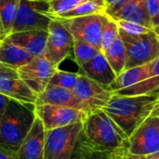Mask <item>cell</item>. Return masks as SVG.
I'll return each mask as SVG.
<instances>
[{
  "label": "cell",
  "mask_w": 159,
  "mask_h": 159,
  "mask_svg": "<svg viewBox=\"0 0 159 159\" xmlns=\"http://www.w3.org/2000/svg\"><path fill=\"white\" fill-rule=\"evenodd\" d=\"M157 99V93L135 96L113 94L102 110L129 138L151 116Z\"/></svg>",
  "instance_id": "obj_1"
},
{
  "label": "cell",
  "mask_w": 159,
  "mask_h": 159,
  "mask_svg": "<svg viewBox=\"0 0 159 159\" xmlns=\"http://www.w3.org/2000/svg\"><path fill=\"white\" fill-rule=\"evenodd\" d=\"M34 104L10 100L0 120V147L13 154L29 134L36 118Z\"/></svg>",
  "instance_id": "obj_2"
},
{
  "label": "cell",
  "mask_w": 159,
  "mask_h": 159,
  "mask_svg": "<svg viewBox=\"0 0 159 159\" xmlns=\"http://www.w3.org/2000/svg\"><path fill=\"white\" fill-rule=\"evenodd\" d=\"M82 136L96 149H128L129 137L102 109H96L88 114L83 122Z\"/></svg>",
  "instance_id": "obj_3"
},
{
  "label": "cell",
  "mask_w": 159,
  "mask_h": 159,
  "mask_svg": "<svg viewBox=\"0 0 159 159\" xmlns=\"http://www.w3.org/2000/svg\"><path fill=\"white\" fill-rule=\"evenodd\" d=\"M119 36L126 49L125 70L149 63L159 56V36L154 30L140 34L119 30Z\"/></svg>",
  "instance_id": "obj_4"
},
{
  "label": "cell",
  "mask_w": 159,
  "mask_h": 159,
  "mask_svg": "<svg viewBox=\"0 0 159 159\" xmlns=\"http://www.w3.org/2000/svg\"><path fill=\"white\" fill-rule=\"evenodd\" d=\"M83 131V122L46 130L44 159H71Z\"/></svg>",
  "instance_id": "obj_5"
},
{
  "label": "cell",
  "mask_w": 159,
  "mask_h": 159,
  "mask_svg": "<svg viewBox=\"0 0 159 159\" xmlns=\"http://www.w3.org/2000/svg\"><path fill=\"white\" fill-rule=\"evenodd\" d=\"M105 14H92L59 20L72 34L74 39L87 42L101 51V41Z\"/></svg>",
  "instance_id": "obj_6"
},
{
  "label": "cell",
  "mask_w": 159,
  "mask_h": 159,
  "mask_svg": "<svg viewBox=\"0 0 159 159\" xmlns=\"http://www.w3.org/2000/svg\"><path fill=\"white\" fill-rule=\"evenodd\" d=\"M48 9V1L20 0L12 33L29 30L48 31L52 20L45 14Z\"/></svg>",
  "instance_id": "obj_7"
},
{
  "label": "cell",
  "mask_w": 159,
  "mask_h": 159,
  "mask_svg": "<svg viewBox=\"0 0 159 159\" xmlns=\"http://www.w3.org/2000/svg\"><path fill=\"white\" fill-rule=\"evenodd\" d=\"M45 55L55 66L59 65L73 53L74 37L69 30L59 20L52 19L48 29Z\"/></svg>",
  "instance_id": "obj_8"
},
{
  "label": "cell",
  "mask_w": 159,
  "mask_h": 159,
  "mask_svg": "<svg viewBox=\"0 0 159 159\" xmlns=\"http://www.w3.org/2000/svg\"><path fill=\"white\" fill-rule=\"evenodd\" d=\"M57 69L46 55H42L34 57L28 63L19 67L17 70L23 82L38 95L48 87Z\"/></svg>",
  "instance_id": "obj_9"
},
{
  "label": "cell",
  "mask_w": 159,
  "mask_h": 159,
  "mask_svg": "<svg viewBox=\"0 0 159 159\" xmlns=\"http://www.w3.org/2000/svg\"><path fill=\"white\" fill-rule=\"evenodd\" d=\"M34 112L46 130L84 122L89 114L85 111L52 104L35 105Z\"/></svg>",
  "instance_id": "obj_10"
},
{
  "label": "cell",
  "mask_w": 159,
  "mask_h": 159,
  "mask_svg": "<svg viewBox=\"0 0 159 159\" xmlns=\"http://www.w3.org/2000/svg\"><path fill=\"white\" fill-rule=\"evenodd\" d=\"M158 151V118L150 116L129 138L128 152L137 156H148Z\"/></svg>",
  "instance_id": "obj_11"
},
{
  "label": "cell",
  "mask_w": 159,
  "mask_h": 159,
  "mask_svg": "<svg viewBox=\"0 0 159 159\" xmlns=\"http://www.w3.org/2000/svg\"><path fill=\"white\" fill-rule=\"evenodd\" d=\"M0 93L25 104H34L37 95L23 82L18 70L0 62Z\"/></svg>",
  "instance_id": "obj_12"
},
{
  "label": "cell",
  "mask_w": 159,
  "mask_h": 159,
  "mask_svg": "<svg viewBox=\"0 0 159 159\" xmlns=\"http://www.w3.org/2000/svg\"><path fill=\"white\" fill-rule=\"evenodd\" d=\"M73 92L79 100L86 103L91 111L104 108L114 94L112 91L108 90L107 88L81 74L76 85L73 89Z\"/></svg>",
  "instance_id": "obj_13"
},
{
  "label": "cell",
  "mask_w": 159,
  "mask_h": 159,
  "mask_svg": "<svg viewBox=\"0 0 159 159\" xmlns=\"http://www.w3.org/2000/svg\"><path fill=\"white\" fill-rule=\"evenodd\" d=\"M40 104L60 105L85 111L87 113L91 112V109L79 100L73 90L53 85H48L45 90L37 95L35 105Z\"/></svg>",
  "instance_id": "obj_14"
},
{
  "label": "cell",
  "mask_w": 159,
  "mask_h": 159,
  "mask_svg": "<svg viewBox=\"0 0 159 159\" xmlns=\"http://www.w3.org/2000/svg\"><path fill=\"white\" fill-rule=\"evenodd\" d=\"M46 129L41 120L36 117L34 125L15 154V159H44Z\"/></svg>",
  "instance_id": "obj_15"
},
{
  "label": "cell",
  "mask_w": 159,
  "mask_h": 159,
  "mask_svg": "<svg viewBox=\"0 0 159 159\" xmlns=\"http://www.w3.org/2000/svg\"><path fill=\"white\" fill-rule=\"evenodd\" d=\"M48 32L43 30H29L15 32L7 36L13 44L21 48L34 57L45 55Z\"/></svg>",
  "instance_id": "obj_16"
},
{
  "label": "cell",
  "mask_w": 159,
  "mask_h": 159,
  "mask_svg": "<svg viewBox=\"0 0 159 159\" xmlns=\"http://www.w3.org/2000/svg\"><path fill=\"white\" fill-rule=\"evenodd\" d=\"M79 70V74L86 75L105 88H108L116 77V73L102 51L89 61L80 65Z\"/></svg>",
  "instance_id": "obj_17"
},
{
  "label": "cell",
  "mask_w": 159,
  "mask_h": 159,
  "mask_svg": "<svg viewBox=\"0 0 159 159\" xmlns=\"http://www.w3.org/2000/svg\"><path fill=\"white\" fill-rule=\"evenodd\" d=\"M107 16L114 20L134 21L149 29H154L147 11L146 0H129L116 11L107 14Z\"/></svg>",
  "instance_id": "obj_18"
},
{
  "label": "cell",
  "mask_w": 159,
  "mask_h": 159,
  "mask_svg": "<svg viewBox=\"0 0 159 159\" xmlns=\"http://www.w3.org/2000/svg\"><path fill=\"white\" fill-rule=\"evenodd\" d=\"M159 90V56L151 61V67L149 72V76L126 89L117 90L113 92L117 95H125V96H135V95H145V94H153L157 93Z\"/></svg>",
  "instance_id": "obj_19"
},
{
  "label": "cell",
  "mask_w": 159,
  "mask_h": 159,
  "mask_svg": "<svg viewBox=\"0 0 159 159\" xmlns=\"http://www.w3.org/2000/svg\"><path fill=\"white\" fill-rule=\"evenodd\" d=\"M34 56L11 43L7 37L0 41V62L16 69L28 63Z\"/></svg>",
  "instance_id": "obj_20"
},
{
  "label": "cell",
  "mask_w": 159,
  "mask_h": 159,
  "mask_svg": "<svg viewBox=\"0 0 159 159\" xmlns=\"http://www.w3.org/2000/svg\"><path fill=\"white\" fill-rule=\"evenodd\" d=\"M151 62L143 64L142 66H137L124 70L120 75H116L113 83L107 88L108 90L115 92L129 87H131L149 76Z\"/></svg>",
  "instance_id": "obj_21"
},
{
  "label": "cell",
  "mask_w": 159,
  "mask_h": 159,
  "mask_svg": "<svg viewBox=\"0 0 159 159\" xmlns=\"http://www.w3.org/2000/svg\"><path fill=\"white\" fill-rule=\"evenodd\" d=\"M102 53H104L109 64L116 75H120L125 70L127 56L125 46L120 36H118L114 43Z\"/></svg>",
  "instance_id": "obj_22"
},
{
  "label": "cell",
  "mask_w": 159,
  "mask_h": 159,
  "mask_svg": "<svg viewBox=\"0 0 159 159\" xmlns=\"http://www.w3.org/2000/svg\"><path fill=\"white\" fill-rule=\"evenodd\" d=\"M106 4L104 0H87L75 8L51 19H70L92 14H104Z\"/></svg>",
  "instance_id": "obj_23"
},
{
  "label": "cell",
  "mask_w": 159,
  "mask_h": 159,
  "mask_svg": "<svg viewBox=\"0 0 159 159\" xmlns=\"http://www.w3.org/2000/svg\"><path fill=\"white\" fill-rule=\"evenodd\" d=\"M19 3L18 0H0V23L5 37L13 32Z\"/></svg>",
  "instance_id": "obj_24"
},
{
  "label": "cell",
  "mask_w": 159,
  "mask_h": 159,
  "mask_svg": "<svg viewBox=\"0 0 159 159\" xmlns=\"http://www.w3.org/2000/svg\"><path fill=\"white\" fill-rule=\"evenodd\" d=\"M100 52L98 48L93 47L92 45L74 39V48H73V53L75 56V61L77 63L78 66L84 64L85 62L89 61L91 60L95 55H97Z\"/></svg>",
  "instance_id": "obj_25"
},
{
  "label": "cell",
  "mask_w": 159,
  "mask_h": 159,
  "mask_svg": "<svg viewBox=\"0 0 159 159\" xmlns=\"http://www.w3.org/2000/svg\"><path fill=\"white\" fill-rule=\"evenodd\" d=\"M119 36V28L117 22L106 15L105 21L103 23L102 41H101V51L104 52Z\"/></svg>",
  "instance_id": "obj_26"
},
{
  "label": "cell",
  "mask_w": 159,
  "mask_h": 159,
  "mask_svg": "<svg viewBox=\"0 0 159 159\" xmlns=\"http://www.w3.org/2000/svg\"><path fill=\"white\" fill-rule=\"evenodd\" d=\"M79 75H80L79 73L62 71L58 68L54 73V75H52L48 85H53V86L73 90V89L75 88V86L78 81Z\"/></svg>",
  "instance_id": "obj_27"
},
{
  "label": "cell",
  "mask_w": 159,
  "mask_h": 159,
  "mask_svg": "<svg viewBox=\"0 0 159 159\" xmlns=\"http://www.w3.org/2000/svg\"><path fill=\"white\" fill-rule=\"evenodd\" d=\"M87 0H48V9L45 13L50 18L65 13Z\"/></svg>",
  "instance_id": "obj_28"
},
{
  "label": "cell",
  "mask_w": 159,
  "mask_h": 159,
  "mask_svg": "<svg viewBox=\"0 0 159 159\" xmlns=\"http://www.w3.org/2000/svg\"><path fill=\"white\" fill-rule=\"evenodd\" d=\"M117 22L119 30L130 34H144L148 33L153 29H149L138 22L134 21H129V20H116Z\"/></svg>",
  "instance_id": "obj_29"
},
{
  "label": "cell",
  "mask_w": 159,
  "mask_h": 159,
  "mask_svg": "<svg viewBox=\"0 0 159 159\" xmlns=\"http://www.w3.org/2000/svg\"><path fill=\"white\" fill-rule=\"evenodd\" d=\"M84 146H85V149H86V152H87V157L88 159H112L113 158V156H114V153L115 151H105V150H100V149H96L94 147H92L85 139L84 137L82 136L81 134V137H80Z\"/></svg>",
  "instance_id": "obj_30"
},
{
  "label": "cell",
  "mask_w": 159,
  "mask_h": 159,
  "mask_svg": "<svg viewBox=\"0 0 159 159\" xmlns=\"http://www.w3.org/2000/svg\"><path fill=\"white\" fill-rule=\"evenodd\" d=\"M146 7L153 27L159 25V0H146Z\"/></svg>",
  "instance_id": "obj_31"
},
{
  "label": "cell",
  "mask_w": 159,
  "mask_h": 159,
  "mask_svg": "<svg viewBox=\"0 0 159 159\" xmlns=\"http://www.w3.org/2000/svg\"><path fill=\"white\" fill-rule=\"evenodd\" d=\"M129 0H104L106 4V9L104 14H109L111 12L116 11L117 8H119L123 4L128 2Z\"/></svg>",
  "instance_id": "obj_32"
},
{
  "label": "cell",
  "mask_w": 159,
  "mask_h": 159,
  "mask_svg": "<svg viewBox=\"0 0 159 159\" xmlns=\"http://www.w3.org/2000/svg\"><path fill=\"white\" fill-rule=\"evenodd\" d=\"M71 159H88L87 152H86L85 146H84L81 139H79V142L74 151V154H73Z\"/></svg>",
  "instance_id": "obj_33"
},
{
  "label": "cell",
  "mask_w": 159,
  "mask_h": 159,
  "mask_svg": "<svg viewBox=\"0 0 159 159\" xmlns=\"http://www.w3.org/2000/svg\"><path fill=\"white\" fill-rule=\"evenodd\" d=\"M11 99H9L8 97H7L6 95L0 93V120L1 118L3 117L7 108V105L9 103Z\"/></svg>",
  "instance_id": "obj_34"
},
{
  "label": "cell",
  "mask_w": 159,
  "mask_h": 159,
  "mask_svg": "<svg viewBox=\"0 0 159 159\" xmlns=\"http://www.w3.org/2000/svg\"><path fill=\"white\" fill-rule=\"evenodd\" d=\"M0 159H15V154L0 147Z\"/></svg>",
  "instance_id": "obj_35"
},
{
  "label": "cell",
  "mask_w": 159,
  "mask_h": 159,
  "mask_svg": "<svg viewBox=\"0 0 159 159\" xmlns=\"http://www.w3.org/2000/svg\"><path fill=\"white\" fill-rule=\"evenodd\" d=\"M126 150H127V148H121V149H118V150L115 151L112 159H126L125 158Z\"/></svg>",
  "instance_id": "obj_36"
},
{
  "label": "cell",
  "mask_w": 159,
  "mask_h": 159,
  "mask_svg": "<svg viewBox=\"0 0 159 159\" xmlns=\"http://www.w3.org/2000/svg\"><path fill=\"white\" fill-rule=\"evenodd\" d=\"M151 116L159 117V90L157 91V99L156 104H155V106H154V109H153V111H152Z\"/></svg>",
  "instance_id": "obj_37"
},
{
  "label": "cell",
  "mask_w": 159,
  "mask_h": 159,
  "mask_svg": "<svg viewBox=\"0 0 159 159\" xmlns=\"http://www.w3.org/2000/svg\"><path fill=\"white\" fill-rule=\"evenodd\" d=\"M125 158L126 159H147L145 156H137V155H132L128 152V149L125 152Z\"/></svg>",
  "instance_id": "obj_38"
},
{
  "label": "cell",
  "mask_w": 159,
  "mask_h": 159,
  "mask_svg": "<svg viewBox=\"0 0 159 159\" xmlns=\"http://www.w3.org/2000/svg\"><path fill=\"white\" fill-rule=\"evenodd\" d=\"M147 159H159V151L158 152H156V153H153L151 155H148V156H145Z\"/></svg>",
  "instance_id": "obj_39"
},
{
  "label": "cell",
  "mask_w": 159,
  "mask_h": 159,
  "mask_svg": "<svg viewBox=\"0 0 159 159\" xmlns=\"http://www.w3.org/2000/svg\"><path fill=\"white\" fill-rule=\"evenodd\" d=\"M4 38H5V35H4V33H3V30L1 27V23H0V40H3Z\"/></svg>",
  "instance_id": "obj_40"
},
{
  "label": "cell",
  "mask_w": 159,
  "mask_h": 159,
  "mask_svg": "<svg viewBox=\"0 0 159 159\" xmlns=\"http://www.w3.org/2000/svg\"><path fill=\"white\" fill-rule=\"evenodd\" d=\"M153 30L155 31V33H156V34H157L159 36V25L158 26H157V27H155Z\"/></svg>",
  "instance_id": "obj_41"
},
{
  "label": "cell",
  "mask_w": 159,
  "mask_h": 159,
  "mask_svg": "<svg viewBox=\"0 0 159 159\" xmlns=\"http://www.w3.org/2000/svg\"><path fill=\"white\" fill-rule=\"evenodd\" d=\"M29 1H48V0H29Z\"/></svg>",
  "instance_id": "obj_42"
},
{
  "label": "cell",
  "mask_w": 159,
  "mask_h": 159,
  "mask_svg": "<svg viewBox=\"0 0 159 159\" xmlns=\"http://www.w3.org/2000/svg\"><path fill=\"white\" fill-rule=\"evenodd\" d=\"M157 118H158V123H159V117H157Z\"/></svg>",
  "instance_id": "obj_43"
},
{
  "label": "cell",
  "mask_w": 159,
  "mask_h": 159,
  "mask_svg": "<svg viewBox=\"0 0 159 159\" xmlns=\"http://www.w3.org/2000/svg\"><path fill=\"white\" fill-rule=\"evenodd\" d=\"M18 1H20V0H18Z\"/></svg>",
  "instance_id": "obj_44"
},
{
  "label": "cell",
  "mask_w": 159,
  "mask_h": 159,
  "mask_svg": "<svg viewBox=\"0 0 159 159\" xmlns=\"http://www.w3.org/2000/svg\"><path fill=\"white\" fill-rule=\"evenodd\" d=\"M0 41H1V40H0Z\"/></svg>",
  "instance_id": "obj_45"
}]
</instances>
